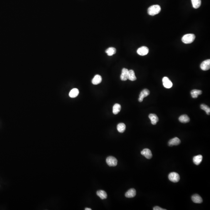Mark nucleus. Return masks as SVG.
<instances>
[{"instance_id":"obj_3","label":"nucleus","mask_w":210,"mask_h":210,"mask_svg":"<svg viewBox=\"0 0 210 210\" xmlns=\"http://www.w3.org/2000/svg\"><path fill=\"white\" fill-rule=\"evenodd\" d=\"M169 179L171 182L177 183L180 180V176L177 173L173 172L171 173L169 175Z\"/></svg>"},{"instance_id":"obj_8","label":"nucleus","mask_w":210,"mask_h":210,"mask_svg":"<svg viewBox=\"0 0 210 210\" xmlns=\"http://www.w3.org/2000/svg\"><path fill=\"white\" fill-rule=\"evenodd\" d=\"M200 68L201 69L204 71L209 70L210 69V60H207L201 63Z\"/></svg>"},{"instance_id":"obj_24","label":"nucleus","mask_w":210,"mask_h":210,"mask_svg":"<svg viewBox=\"0 0 210 210\" xmlns=\"http://www.w3.org/2000/svg\"><path fill=\"white\" fill-rule=\"evenodd\" d=\"M116 48L113 47H110L108 48L106 50V52L107 55L109 56H111L114 55L116 53Z\"/></svg>"},{"instance_id":"obj_16","label":"nucleus","mask_w":210,"mask_h":210,"mask_svg":"<svg viewBox=\"0 0 210 210\" xmlns=\"http://www.w3.org/2000/svg\"><path fill=\"white\" fill-rule=\"evenodd\" d=\"M202 156L201 155H198L194 156L193 158V161L195 164L198 165L201 163L202 161Z\"/></svg>"},{"instance_id":"obj_18","label":"nucleus","mask_w":210,"mask_h":210,"mask_svg":"<svg viewBox=\"0 0 210 210\" xmlns=\"http://www.w3.org/2000/svg\"><path fill=\"white\" fill-rule=\"evenodd\" d=\"M179 120L182 123H187L190 121V117L186 114L181 115L179 117Z\"/></svg>"},{"instance_id":"obj_27","label":"nucleus","mask_w":210,"mask_h":210,"mask_svg":"<svg viewBox=\"0 0 210 210\" xmlns=\"http://www.w3.org/2000/svg\"><path fill=\"white\" fill-rule=\"evenodd\" d=\"M154 210H166V209H163V208H161L160 207H158V206H156V207H154L153 208Z\"/></svg>"},{"instance_id":"obj_5","label":"nucleus","mask_w":210,"mask_h":210,"mask_svg":"<svg viewBox=\"0 0 210 210\" xmlns=\"http://www.w3.org/2000/svg\"><path fill=\"white\" fill-rule=\"evenodd\" d=\"M163 85L166 89H170L173 87V84L170 79L167 77H164L162 79Z\"/></svg>"},{"instance_id":"obj_26","label":"nucleus","mask_w":210,"mask_h":210,"mask_svg":"<svg viewBox=\"0 0 210 210\" xmlns=\"http://www.w3.org/2000/svg\"><path fill=\"white\" fill-rule=\"evenodd\" d=\"M200 108L201 109L205 111L207 115L210 114V109L207 105L204 104H202L201 105Z\"/></svg>"},{"instance_id":"obj_6","label":"nucleus","mask_w":210,"mask_h":210,"mask_svg":"<svg viewBox=\"0 0 210 210\" xmlns=\"http://www.w3.org/2000/svg\"><path fill=\"white\" fill-rule=\"evenodd\" d=\"M150 94V92L147 89H145L142 91L139 95V102H142L143 100V99L145 97L148 96Z\"/></svg>"},{"instance_id":"obj_21","label":"nucleus","mask_w":210,"mask_h":210,"mask_svg":"<svg viewBox=\"0 0 210 210\" xmlns=\"http://www.w3.org/2000/svg\"><path fill=\"white\" fill-rule=\"evenodd\" d=\"M79 94V91L77 89H72L70 92L69 96L71 98H75L78 96Z\"/></svg>"},{"instance_id":"obj_1","label":"nucleus","mask_w":210,"mask_h":210,"mask_svg":"<svg viewBox=\"0 0 210 210\" xmlns=\"http://www.w3.org/2000/svg\"><path fill=\"white\" fill-rule=\"evenodd\" d=\"M161 8L158 5H154L149 8L148 10V14L151 16H154L158 14L160 12Z\"/></svg>"},{"instance_id":"obj_13","label":"nucleus","mask_w":210,"mask_h":210,"mask_svg":"<svg viewBox=\"0 0 210 210\" xmlns=\"http://www.w3.org/2000/svg\"><path fill=\"white\" fill-rule=\"evenodd\" d=\"M102 81V77L99 75H96L92 80V83L94 85H97L101 83Z\"/></svg>"},{"instance_id":"obj_28","label":"nucleus","mask_w":210,"mask_h":210,"mask_svg":"<svg viewBox=\"0 0 210 210\" xmlns=\"http://www.w3.org/2000/svg\"><path fill=\"white\" fill-rule=\"evenodd\" d=\"M85 210H91L92 209L90 208H86L85 209Z\"/></svg>"},{"instance_id":"obj_7","label":"nucleus","mask_w":210,"mask_h":210,"mask_svg":"<svg viewBox=\"0 0 210 210\" xmlns=\"http://www.w3.org/2000/svg\"><path fill=\"white\" fill-rule=\"evenodd\" d=\"M148 48L146 47H142L137 50V53L141 56H145L148 53Z\"/></svg>"},{"instance_id":"obj_19","label":"nucleus","mask_w":210,"mask_h":210,"mask_svg":"<svg viewBox=\"0 0 210 210\" xmlns=\"http://www.w3.org/2000/svg\"><path fill=\"white\" fill-rule=\"evenodd\" d=\"M202 92L200 90H193L191 92V97L193 98H197L198 97V95L201 94Z\"/></svg>"},{"instance_id":"obj_20","label":"nucleus","mask_w":210,"mask_h":210,"mask_svg":"<svg viewBox=\"0 0 210 210\" xmlns=\"http://www.w3.org/2000/svg\"><path fill=\"white\" fill-rule=\"evenodd\" d=\"M121 106L118 104H116L113 106L112 112L114 114H117L121 111Z\"/></svg>"},{"instance_id":"obj_23","label":"nucleus","mask_w":210,"mask_h":210,"mask_svg":"<svg viewBox=\"0 0 210 210\" xmlns=\"http://www.w3.org/2000/svg\"><path fill=\"white\" fill-rule=\"evenodd\" d=\"M117 129L119 132L121 133H123L126 129V125L123 123H120L117 124Z\"/></svg>"},{"instance_id":"obj_9","label":"nucleus","mask_w":210,"mask_h":210,"mask_svg":"<svg viewBox=\"0 0 210 210\" xmlns=\"http://www.w3.org/2000/svg\"><path fill=\"white\" fill-rule=\"evenodd\" d=\"M141 154L145 156L147 159H150L152 157V154L151 150L148 149H144L141 151Z\"/></svg>"},{"instance_id":"obj_22","label":"nucleus","mask_w":210,"mask_h":210,"mask_svg":"<svg viewBox=\"0 0 210 210\" xmlns=\"http://www.w3.org/2000/svg\"><path fill=\"white\" fill-rule=\"evenodd\" d=\"M128 79L131 81H134L137 79L134 71L133 70H129Z\"/></svg>"},{"instance_id":"obj_10","label":"nucleus","mask_w":210,"mask_h":210,"mask_svg":"<svg viewBox=\"0 0 210 210\" xmlns=\"http://www.w3.org/2000/svg\"><path fill=\"white\" fill-rule=\"evenodd\" d=\"M129 71V70L126 68H123L122 70L121 74L120 76V78L122 81H125L128 79Z\"/></svg>"},{"instance_id":"obj_25","label":"nucleus","mask_w":210,"mask_h":210,"mask_svg":"<svg viewBox=\"0 0 210 210\" xmlns=\"http://www.w3.org/2000/svg\"><path fill=\"white\" fill-rule=\"evenodd\" d=\"M193 6L195 9H197L200 6L201 0H191Z\"/></svg>"},{"instance_id":"obj_15","label":"nucleus","mask_w":210,"mask_h":210,"mask_svg":"<svg viewBox=\"0 0 210 210\" xmlns=\"http://www.w3.org/2000/svg\"><path fill=\"white\" fill-rule=\"evenodd\" d=\"M191 199L195 203H201L202 202L203 200L201 197L198 194H195L192 196Z\"/></svg>"},{"instance_id":"obj_4","label":"nucleus","mask_w":210,"mask_h":210,"mask_svg":"<svg viewBox=\"0 0 210 210\" xmlns=\"http://www.w3.org/2000/svg\"><path fill=\"white\" fill-rule=\"evenodd\" d=\"M107 163L110 166H114L117 165V160L115 157L112 156H109L106 159Z\"/></svg>"},{"instance_id":"obj_14","label":"nucleus","mask_w":210,"mask_h":210,"mask_svg":"<svg viewBox=\"0 0 210 210\" xmlns=\"http://www.w3.org/2000/svg\"><path fill=\"white\" fill-rule=\"evenodd\" d=\"M149 117L151 121V123L153 125H155L156 124V123L158 121V117L157 116L156 114H150L149 115Z\"/></svg>"},{"instance_id":"obj_11","label":"nucleus","mask_w":210,"mask_h":210,"mask_svg":"<svg viewBox=\"0 0 210 210\" xmlns=\"http://www.w3.org/2000/svg\"><path fill=\"white\" fill-rule=\"evenodd\" d=\"M181 140L178 137H175L171 139L168 142V145L170 146H178L181 143Z\"/></svg>"},{"instance_id":"obj_12","label":"nucleus","mask_w":210,"mask_h":210,"mask_svg":"<svg viewBox=\"0 0 210 210\" xmlns=\"http://www.w3.org/2000/svg\"><path fill=\"white\" fill-rule=\"evenodd\" d=\"M136 195V191L134 188L131 189L126 192L125 194V196L128 198H131L135 197Z\"/></svg>"},{"instance_id":"obj_17","label":"nucleus","mask_w":210,"mask_h":210,"mask_svg":"<svg viewBox=\"0 0 210 210\" xmlns=\"http://www.w3.org/2000/svg\"><path fill=\"white\" fill-rule=\"evenodd\" d=\"M97 195L102 200L106 199L107 197V194L104 191L100 190L97 192Z\"/></svg>"},{"instance_id":"obj_2","label":"nucleus","mask_w":210,"mask_h":210,"mask_svg":"<svg viewBox=\"0 0 210 210\" xmlns=\"http://www.w3.org/2000/svg\"><path fill=\"white\" fill-rule=\"evenodd\" d=\"M195 35L194 34H187L183 36L182 38V40L183 43L185 44H190L195 40Z\"/></svg>"}]
</instances>
